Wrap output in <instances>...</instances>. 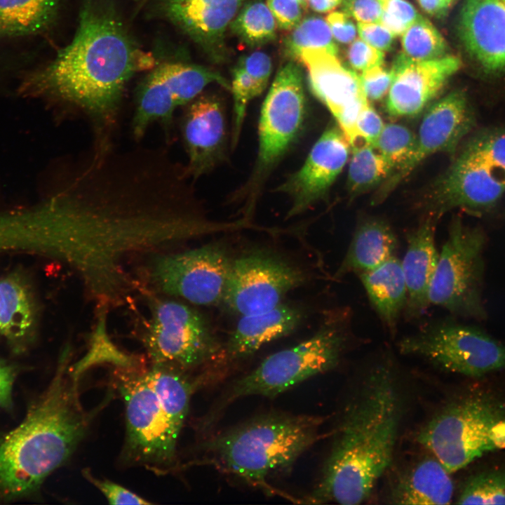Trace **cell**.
Segmentation results:
<instances>
[{"instance_id":"cell-1","label":"cell","mask_w":505,"mask_h":505,"mask_svg":"<svg viewBox=\"0 0 505 505\" xmlns=\"http://www.w3.org/2000/svg\"><path fill=\"white\" fill-rule=\"evenodd\" d=\"M140 66L136 48L112 14L88 4L72 41L27 74L22 95L54 101L91 123L96 144L110 143L125 87Z\"/></svg>"},{"instance_id":"cell-2","label":"cell","mask_w":505,"mask_h":505,"mask_svg":"<svg viewBox=\"0 0 505 505\" xmlns=\"http://www.w3.org/2000/svg\"><path fill=\"white\" fill-rule=\"evenodd\" d=\"M83 372L70 365L65 351L23 421L0 438V497L18 498L38 490L71 457L93 419L109 403L110 396L90 411L83 408L79 391Z\"/></svg>"},{"instance_id":"cell-3","label":"cell","mask_w":505,"mask_h":505,"mask_svg":"<svg viewBox=\"0 0 505 505\" xmlns=\"http://www.w3.org/2000/svg\"><path fill=\"white\" fill-rule=\"evenodd\" d=\"M400 419V402L391 370L375 368L347 408L309 503L359 504L390 466Z\"/></svg>"},{"instance_id":"cell-4","label":"cell","mask_w":505,"mask_h":505,"mask_svg":"<svg viewBox=\"0 0 505 505\" xmlns=\"http://www.w3.org/2000/svg\"><path fill=\"white\" fill-rule=\"evenodd\" d=\"M324 421L314 415H265L220 434L206 449L224 470L264 485L316 441Z\"/></svg>"},{"instance_id":"cell-5","label":"cell","mask_w":505,"mask_h":505,"mask_svg":"<svg viewBox=\"0 0 505 505\" xmlns=\"http://www.w3.org/2000/svg\"><path fill=\"white\" fill-rule=\"evenodd\" d=\"M113 386L123 400L126 436L121 461L157 474L173 471L180 432L171 424L152 386L148 365L137 359L115 365Z\"/></svg>"},{"instance_id":"cell-6","label":"cell","mask_w":505,"mask_h":505,"mask_svg":"<svg viewBox=\"0 0 505 505\" xmlns=\"http://www.w3.org/2000/svg\"><path fill=\"white\" fill-rule=\"evenodd\" d=\"M418 442L451 473L505 449V405L477 391L447 405L421 429Z\"/></svg>"},{"instance_id":"cell-7","label":"cell","mask_w":505,"mask_h":505,"mask_svg":"<svg viewBox=\"0 0 505 505\" xmlns=\"http://www.w3.org/2000/svg\"><path fill=\"white\" fill-rule=\"evenodd\" d=\"M306 116L302 72L295 62H289L278 71L263 102L252 172L232 196V200L243 203L245 219L252 215L271 174L297 141Z\"/></svg>"},{"instance_id":"cell-8","label":"cell","mask_w":505,"mask_h":505,"mask_svg":"<svg viewBox=\"0 0 505 505\" xmlns=\"http://www.w3.org/2000/svg\"><path fill=\"white\" fill-rule=\"evenodd\" d=\"M325 320L311 337L269 356L237 380L227 400L249 396L272 398L336 366L352 339L351 312L337 309Z\"/></svg>"},{"instance_id":"cell-9","label":"cell","mask_w":505,"mask_h":505,"mask_svg":"<svg viewBox=\"0 0 505 505\" xmlns=\"http://www.w3.org/2000/svg\"><path fill=\"white\" fill-rule=\"evenodd\" d=\"M504 194L505 128L485 130L466 142L433 184L428 214L438 219L455 208L486 210Z\"/></svg>"},{"instance_id":"cell-10","label":"cell","mask_w":505,"mask_h":505,"mask_svg":"<svg viewBox=\"0 0 505 505\" xmlns=\"http://www.w3.org/2000/svg\"><path fill=\"white\" fill-rule=\"evenodd\" d=\"M485 242L479 228L464 224L459 217L452 220L431 284V304L462 317L485 318L482 298Z\"/></svg>"},{"instance_id":"cell-11","label":"cell","mask_w":505,"mask_h":505,"mask_svg":"<svg viewBox=\"0 0 505 505\" xmlns=\"http://www.w3.org/2000/svg\"><path fill=\"white\" fill-rule=\"evenodd\" d=\"M143 344L149 364L190 370L208 362L220 349L203 316L180 302L155 299L151 307Z\"/></svg>"},{"instance_id":"cell-12","label":"cell","mask_w":505,"mask_h":505,"mask_svg":"<svg viewBox=\"0 0 505 505\" xmlns=\"http://www.w3.org/2000/svg\"><path fill=\"white\" fill-rule=\"evenodd\" d=\"M404 354L449 372L480 377L505 370V344L482 330L450 321L431 322L399 342Z\"/></svg>"},{"instance_id":"cell-13","label":"cell","mask_w":505,"mask_h":505,"mask_svg":"<svg viewBox=\"0 0 505 505\" xmlns=\"http://www.w3.org/2000/svg\"><path fill=\"white\" fill-rule=\"evenodd\" d=\"M232 260L217 245H206L176 253L158 254L147 274L163 293L198 305L222 302Z\"/></svg>"},{"instance_id":"cell-14","label":"cell","mask_w":505,"mask_h":505,"mask_svg":"<svg viewBox=\"0 0 505 505\" xmlns=\"http://www.w3.org/2000/svg\"><path fill=\"white\" fill-rule=\"evenodd\" d=\"M213 83L229 88L220 74L201 66L168 62L154 69L136 90L131 123L134 137L141 139L155 123L169 136L176 109L189 104Z\"/></svg>"},{"instance_id":"cell-15","label":"cell","mask_w":505,"mask_h":505,"mask_svg":"<svg viewBox=\"0 0 505 505\" xmlns=\"http://www.w3.org/2000/svg\"><path fill=\"white\" fill-rule=\"evenodd\" d=\"M305 281L302 271L269 252L232 260L222 302L241 316L269 310Z\"/></svg>"},{"instance_id":"cell-16","label":"cell","mask_w":505,"mask_h":505,"mask_svg":"<svg viewBox=\"0 0 505 505\" xmlns=\"http://www.w3.org/2000/svg\"><path fill=\"white\" fill-rule=\"evenodd\" d=\"M474 125V113L463 92H451L433 103L422 120L412 155L378 188L372 202H382L431 155L455 152Z\"/></svg>"},{"instance_id":"cell-17","label":"cell","mask_w":505,"mask_h":505,"mask_svg":"<svg viewBox=\"0 0 505 505\" xmlns=\"http://www.w3.org/2000/svg\"><path fill=\"white\" fill-rule=\"evenodd\" d=\"M298 59L307 69L314 95L332 114L351 147L363 142L357 132L356 121L369 100L358 74L344 67L336 55L323 48L305 49Z\"/></svg>"},{"instance_id":"cell-18","label":"cell","mask_w":505,"mask_h":505,"mask_svg":"<svg viewBox=\"0 0 505 505\" xmlns=\"http://www.w3.org/2000/svg\"><path fill=\"white\" fill-rule=\"evenodd\" d=\"M351 145L337 125L328 127L302 166L276 189L290 201L286 218L299 215L323 198L349 159Z\"/></svg>"},{"instance_id":"cell-19","label":"cell","mask_w":505,"mask_h":505,"mask_svg":"<svg viewBox=\"0 0 505 505\" xmlns=\"http://www.w3.org/2000/svg\"><path fill=\"white\" fill-rule=\"evenodd\" d=\"M461 64L460 59L454 55L415 61L400 53L391 69L393 81L387 94L386 112L392 116L419 114L459 70Z\"/></svg>"},{"instance_id":"cell-20","label":"cell","mask_w":505,"mask_h":505,"mask_svg":"<svg viewBox=\"0 0 505 505\" xmlns=\"http://www.w3.org/2000/svg\"><path fill=\"white\" fill-rule=\"evenodd\" d=\"M181 134L188 163V177L196 180L222 163L227 148L224 108L213 95L198 96L186 105L181 121Z\"/></svg>"},{"instance_id":"cell-21","label":"cell","mask_w":505,"mask_h":505,"mask_svg":"<svg viewBox=\"0 0 505 505\" xmlns=\"http://www.w3.org/2000/svg\"><path fill=\"white\" fill-rule=\"evenodd\" d=\"M466 51L488 72L505 69V4L501 0H465L458 25Z\"/></svg>"},{"instance_id":"cell-22","label":"cell","mask_w":505,"mask_h":505,"mask_svg":"<svg viewBox=\"0 0 505 505\" xmlns=\"http://www.w3.org/2000/svg\"><path fill=\"white\" fill-rule=\"evenodd\" d=\"M438 218L427 214L407 235L402 269L407 287L404 314L408 319L421 316L429 307V290L439 257L435 242Z\"/></svg>"},{"instance_id":"cell-23","label":"cell","mask_w":505,"mask_h":505,"mask_svg":"<svg viewBox=\"0 0 505 505\" xmlns=\"http://www.w3.org/2000/svg\"><path fill=\"white\" fill-rule=\"evenodd\" d=\"M245 0H163L174 25L208 50L220 48L224 32Z\"/></svg>"},{"instance_id":"cell-24","label":"cell","mask_w":505,"mask_h":505,"mask_svg":"<svg viewBox=\"0 0 505 505\" xmlns=\"http://www.w3.org/2000/svg\"><path fill=\"white\" fill-rule=\"evenodd\" d=\"M38 314L31 287L21 273L0 279V335L14 352L22 353L34 342Z\"/></svg>"},{"instance_id":"cell-25","label":"cell","mask_w":505,"mask_h":505,"mask_svg":"<svg viewBox=\"0 0 505 505\" xmlns=\"http://www.w3.org/2000/svg\"><path fill=\"white\" fill-rule=\"evenodd\" d=\"M302 310L279 304L264 311L241 316L226 344L230 359L253 354L264 344L291 333L300 324Z\"/></svg>"},{"instance_id":"cell-26","label":"cell","mask_w":505,"mask_h":505,"mask_svg":"<svg viewBox=\"0 0 505 505\" xmlns=\"http://www.w3.org/2000/svg\"><path fill=\"white\" fill-rule=\"evenodd\" d=\"M398 241L391 225L377 217L360 219L346 254L334 274L335 279L348 274L370 271L396 256Z\"/></svg>"},{"instance_id":"cell-27","label":"cell","mask_w":505,"mask_h":505,"mask_svg":"<svg viewBox=\"0 0 505 505\" xmlns=\"http://www.w3.org/2000/svg\"><path fill=\"white\" fill-rule=\"evenodd\" d=\"M358 275L371 305L383 325L393 335L407 302L401 260L394 256Z\"/></svg>"},{"instance_id":"cell-28","label":"cell","mask_w":505,"mask_h":505,"mask_svg":"<svg viewBox=\"0 0 505 505\" xmlns=\"http://www.w3.org/2000/svg\"><path fill=\"white\" fill-rule=\"evenodd\" d=\"M453 493L450 473L435 457H427L412 467L397 483L391 500L396 504H448Z\"/></svg>"},{"instance_id":"cell-29","label":"cell","mask_w":505,"mask_h":505,"mask_svg":"<svg viewBox=\"0 0 505 505\" xmlns=\"http://www.w3.org/2000/svg\"><path fill=\"white\" fill-rule=\"evenodd\" d=\"M270 57L255 51L240 58L232 73L233 123L231 147L236 146L249 103L260 95L267 86L271 73Z\"/></svg>"},{"instance_id":"cell-30","label":"cell","mask_w":505,"mask_h":505,"mask_svg":"<svg viewBox=\"0 0 505 505\" xmlns=\"http://www.w3.org/2000/svg\"><path fill=\"white\" fill-rule=\"evenodd\" d=\"M60 0H0V39L39 34L55 20Z\"/></svg>"},{"instance_id":"cell-31","label":"cell","mask_w":505,"mask_h":505,"mask_svg":"<svg viewBox=\"0 0 505 505\" xmlns=\"http://www.w3.org/2000/svg\"><path fill=\"white\" fill-rule=\"evenodd\" d=\"M347 187L352 196L379 187L393 173V169L372 146L361 142L351 147Z\"/></svg>"},{"instance_id":"cell-32","label":"cell","mask_w":505,"mask_h":505,"mask_svg":"<svg viewBox=\"0 0 505 505\" xmlns=\"http://www.w3.org/2000/svg\"><path fill=\"white\" fill-rule=\"evenodd\" d=\"M230 25L236 36L250 47L264 45L276 38V21L267 4L260 0L246 4Z\"/></svg>"},{"instance_id":"cell-33","label":"cell","mask_w":505,"mask_h":505,"mask_svg":"<svg viewBox=\"0 0 505 505\" xmlns=\"http://www.w3.org/2000/svg\"><path fill=\"white\" fill-rule=\"evenodd\" d=\"M403 53L415 61L437 59L446 55L447 46L442 35L427 19L419 15L402 34Z\"/></svg>"},{"instance_id":"cell-34","label":"cell","mask_w":505,"mask_h":505,"mask_svg":"<svg viewBox=\"0 0 505 505\" xmlns=\"http://www.w3.org/2000/svg\"><path fill=\"white\" fill-rule=\"evenodd\" d=\"M292 29L284 43L286 54L292 58L298 59L301 52L309 48H323L337 55L338 47L328 22L323 18H306Z\"/></svg>"},{"instance_id":"cell-35","label":"cell","mask_w":505,"mask_h":505,"mask_svg":"<svg viewBox=\"0 0 505 505\" xmlns=\"http://www.w3.org/2000/svg\"><path fill=\"white\" fill-rule=\"evenodd\" d=\"M459 504H505V470L491 469L471 476L456 502Z\"/></svg>"},{"instance_id":"cell-36","label":"cell","mask_w":505,"mask_h":505,"mask_svg":"<svg viewBox=\"0 0 505 505\" xmlns=\"http://www.w3.org/2000/svg\"><path fill=\"white\" fill-rule=\"evenodd\" d=\"M415 143L416 135L410 128L400 123H390L384 125L373 147L392 166L393 173L410 159Z\"/></svg>"},{"instance_id":"cell-37","label":"cell","mask_w":505,"mask_h":505,"mask_svg":"<svg viewBox=\"0 0 505 505\" xmlns=\"http://www.w3.org/2000/svg\"><path fill=\"white\" fill-rule=\"evenodd\" d=\"M382 13L379 23L395 36L402 35L419 15L409 2L405 0H379Z\"/></svg>"},{"instance_id":"cell-38","label":"cell","mask_w":505,"mask_h":505,"mask_svg":"<svg viewBox=\"0 0 505 505\" xmlns=\"http://www.w3.org/2000/svg\"><path fill=\"white\" fill-rule=\"evenodd\" d=\"M82 474L84 478L100 491L109 504H151V501L116 483L95 477L89 469H84Z\"/></svg>"},{"instance_id":"cell-39","label":"cell","mask_w":505,"mask_h":505,"mask_svg":"<svg viewBox=\"0 0 505 505\" xmlns=\"http://www.w3.org/2000/svg\"><path fill=\"white\" fill-rule=\"evenodd\" d=\"M346 58L354 72L361 73L373 67L382 65L384 53L362 39H356L347 48Z\"/></svg>"},{"instance_id":"cell-40","label":"cell","mask_w":505,"mask_h":505,"mask_svg":"<svg viewBox=\"0 0 505 505\" xmlns=\"http://www.w3.org/2000/svg\"><path fill=\"white\" fill-rule=\"evenodd\" d=\"M363 91L369 101H378L387 95L393 72L378 65L358 74Z\"/></svg>"},{"instance_id":"cell-41","label":"cell","mask_w":505,"mask_h":505,"mask_svg":"<svg viewBox=\"0 0 505 505\" xmlns=\"http://www.w3.org/2000/svg\"><path fill=\"white\" fill-rule=\"evenodd\" d=\"M267 5L278 27L287 30L300 22L305 7L299 0H267Z\"/></svg>"},{"instance_id":"cell-42","label":"cell","mask_w":505,"mask_h":505,"mask_svg":"<svg viewBox=\"0 0 505 505\" xmlns=\"http://www.w3.org/2000/svg\"><path fill=\"white\" fill-rule=\"evenodd\" d=\"M384 125L370 101L362 107L356 121V129L361 141L374 147Z\"/></svg>"},{"instance_id":"cell-43","label":"cell","mask_w":505,"mask_h":505,"mask_svg":"<svg viewBox=\"0 0 505 505\" xmlns=\"http://www.w3.org/2000/svg\"><path fill=\"white\" fill-rule=\"evenodd\" d=\"M342 8L358 22L379 23L382 13L379 0H342Z\"/></svg>"},{"instance_id":"cell-44","label":"cell","mask_w":505,"mask_h":505,"mask_svg":"<svg viewBox=\"0 0 505 505\" xmlns=\"http://www.w3.org/2000/svg\"><path fill=\"white\" fill-rule=\"evenodd\" d=\"M357 30L361 39L379 50L391 48L395 36L382 24L358 22Z\"/></svg>"},{"instance_id":"cell-45","label":"cell","mask_w":505,"mask_h":505,"mask_svg":"<svg viewBox=\"0 0 505 505\" xmlns=\"http://www.w3.org/2000/svg\"><path fill=\"white\" fill-rule=\"evenodd\" d=\"M333 38L339 43H351L356 39L357 27L345 12H332L326 17Z\"/></svg>"},{"instance_id":"cell-46","label":"cell","mask_w":505,"mask_h":505,"mask_svg":"<svg viewBox=\"0 0 505 505\" xmlns=\"http://www.w3.org/2000/svg\"><path fill=\"white\" fill-rule=\"evenodd\" d=\"M15 371L13 365L0 358V408L10 410L13 405V388Z\"/></svg>"},{"instance_id":"cell-47","label":"cell","mask_w":505,"mask_h":505,"mask_svg":"<svg viewBox=\"0 0 505 505\" xmlns=\"http://www.w3.org/2000/svg\"><path fill=\"white\" fill-rule=\"evenodd\" d=\"M419 5L428 14L441 16L451 4L448 0H418Z\"/></svg>"},{"instance_id":"cell-48","label":"cell","mask_w":505,"mask_h":505,"mask_svg":"<svg viewBox=\"0 0 505 505\" xmlns=\"http://www.w3.org/2000/svg\"><path fill=\"white\" fill-rule=\"evenodd\" d=\"M307 4L314 11L326 13L332 11L342 0H306Z\"/></svg>"},{"instance_id":"cell-49","label":"cell","mask_w":505,"mask_h":505,"mask_svg":"<svg viewBox=\"0 0 505 505\" xmlns=\"http://www.w3.org/2000/svg\"><path fill=\"white\" fill-rule=\"evenodd\" d=\"M501 1H502L504 2V4H505V0H501Z\"/></svg>"},{"instance_id":"cell-50","label":"cell","mask_w":505,"mask_h":505,"mask_svg":"<svg viewBox=\"0 0 505 505\" xmlns=\"http://www.w3.org/2000/svg\"><path fill=\"white\" fill-rule=\"evenodd\" d=\"M448 1L451 3L453 0H448Z\"/></svg>"}]
</instances>
